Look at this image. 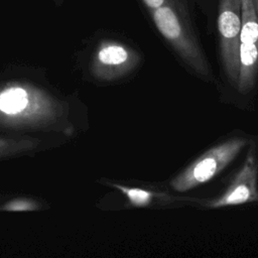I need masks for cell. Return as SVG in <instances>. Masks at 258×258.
<instances>
[{
  "label": "cell",
  "mask_w": 258,
  "mask_h": 258,
  "mask_svg": "<svg viewBox=\"0 0 258 258\" xmlns=\"http://www.w3.org/2000/svg\"><path fill=\"white\" fill-rule=\"evenodd\" d=\"M246 143V139L235 137L209 149L171 180V187L183 192L209 181L239 155Z\"/></svg>",
  "instance_id": "obj_1"
},
{
  "label": "cell",
  "mask_w": 258,
  "mask_h": 258,
  "mask_svg": "<svg viewBox=\"0 0 258 258\" xmlns=\"http://www.w3.org/2000/svg\"><path fill=\"white\" fill-rule=\"evenodd\" d=\"M151 12L156 28L176 52L198 73L207 75V61L179 12L169 4H163Z\"/></svg>",
  "instance_id": "obj_2"
},
{
  "label": "cell",
  "mask_w": 258,
  "mask_h": 258,
  "mask_svg": "<svg viewBox=\"0 0 258 258\" xmlns=\"http://www.w3.org/2000/svg\"><path fill=\"white\" fill-rule=\"evenodd\" d=\"M218 30L224 68L230 81L236 83L239 73L241 0H220Z\"/></svg>",
  "instance_id": "obj_3"
},
{
  "label": "cell",
  "mask_w": 258,
  "mask_h": 258,
  "mask_svg": "<svg viewBox=\"0 0 258 258\" xmlns=\"http://www.w3.org/2000/svg\"><path fill=\"white\" fill-rule=\"evenodd\" d=\"M258 162L255 147L251 146L245 161L230 183L226 191L217 200L209 203L211 208H222L228 206L243 205L258 201Z\"/></svg>",
  "instance_id": "obj_4"
},
{
  "label": "cell",
  "mask_w": 258,
  "mask_h": 258,
  "mask_svg": "<svg viewBox=\"0 0 258 258\" xmlns=\"http://www.w3.org/2000/svg\"><path fill=\"white\" fill-rule=\"evenodd\" d=\"M139 54L131 47L117 41L103 42L96 54L102 75L108 79L118 78L131 72L139 62Z\"/></svg>",
  "instance_id": "obj_5"
},
{
  "label": "cell",
  "mask_w": 258,
  "mask_h": 258,
  "mask_svg": "<svg viewBox=\"0 0 258 258\" xmlns=\"http://www.w3.org/2000/svg\"><path fill=\"white\" fill-rule=\"evenodd\" d=\"M258 69V43H242L239 46V73L237 86L239 92L246 94L254 86Z\"/></svg>",
  "instance_id": "obj_6"
},
{
  "label": "cell",
  "mask_w": 258,
  "mask_h": 258,
  "mask_svg": "<svg viewBox=\"0 0 258 258\" xmlns=\"http://www.w3.org/2000/svg\"><path fill=\"white\" fill-rule=\"evenodd\" d=\"M28 94L21 87H9L0 93V111L4 114H19L28 107Z\"/></svg>",
  "instance_id": "obj_7"
},
{
  "label": "cell",
  "mask_w": 258,
  "mask_h": 258,
  "mask_svg": "<svg viewBox=\"0 0 258 258\" xmlns=\"http://www.w3.org/2000/svg\"><path fill=\"white\" fill-rule=\"evenodd\" d=\"M112 186L120 189L127 197L130 204L135 207L149 206L158 197V195L153 191L139 187H129L121 184H113Z\"/></svg>",
  "instance_id": "obj_8"
},
{
  "label": "cell",
  "mask_w": 258,
  "mask_h": 258,
  "mask_svg": "<svg viewBox=\"0 0 258 258\" xmlns=\"http://www.w3.org/2000/svg\"><path fill=\"white\" fill-rule=\"evenodd\" d=\"M35 209H37V205L30 200H14L4 206L6 211H33Z\"/></svg>",
  "instance_id": "obj_9"
},
{
  "label": "cell",
  "mask_w": 258,
  "mask_h": 258,
  "mask_svg": "<svg viewBox=\"0 0 258 258\" xmlns=\"http://www.w3.org/2000/svg\"><path fill=\"white\" fill-rule=\"evenodd\" d=\"M27 143L25 141H15L6 138H0V156L3 154H7L9 152H14L18 149L25 148Z\"/></svg>",
  "instance_id": "obj_10"
},
{
  "label": "cell",
  "mask_w": 258,
  "mask_h": 258,
  "mask_svg": "<svg viewBox=\"0 0 258 258\" xmlns=\"http://www.w3.org/2000/svg\"><path fill=\"white\" fill-rule=\"evenodd\" d=\"M143 2L151 11L165 4V0H143Z\"/></svg>",
  "instance_id": "obj_11"
},
{
  "label": "cell",
  "mask_w": 258,
  "mask_h": 258,
  "mask_svg": "<svg viewBox=\"0 0 258 258\" xmlns=\"http://www.w3.org/2000/svg\"><path fill=\"white\" fill-rule=\"evenodd\" d=\"M253 3H254V7H255V10H256L257 16H258V0H253Z\"/></svg>",
  "instance_id": "obj_12"
}]
</instances>
